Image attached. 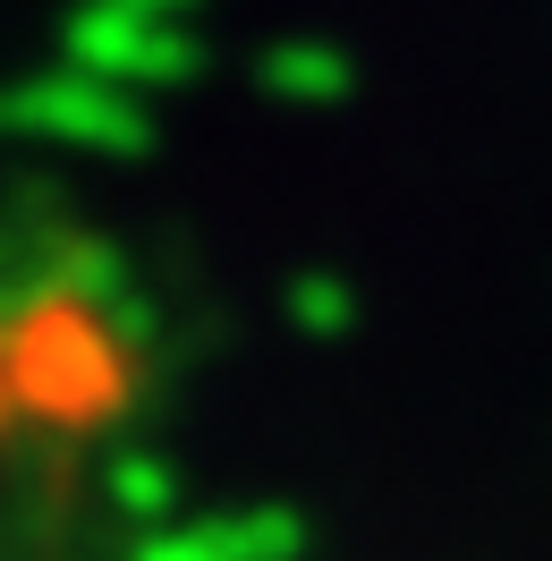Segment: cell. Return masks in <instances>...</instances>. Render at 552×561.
Masks as SVG:
<instances>
[{
    "mask_svg": "<svg viewBox=\"0 0 552 561\" xmlns=\"http://www.w3.org/2000/svg\"><path fill=\"white\" fill-rule=\"evenodd\" d=\"M69 43L85 51V60H103V69H128V77H187L196 69V51H187V35L179 26H162V18H145V9H85L69 26Z\"/></svg>",
    "mask_w": 552,
    "mask_h": 561,
    "instance_id": "obj_1",
    "label": "cell"
},
{
    "mask_svg": "<svg viewBox=\"0 0 552 561\" xmlns=\"http://www.w3.org/2000/svg\"><path fill=\"white\" fill-rule=\"evenodd\" d=\"M280 77H289V85H332L341 69H332V60H314V51H289V60H273V85H280Z\"/></svg>",
    "mask_w": 552,
    "mask_h": 561,
    "instance_id": "obj_2",
    "label": "cell"
},
{
    "mask_svg": "<svg viewBox=\"0 0 552 561\" xmlns=\"http://www.w3.org/2000/svg\"><path fill=\"white\" fill-rule=\"evenodd\" d=\"M119 9H145V18H162V9H187V0H119Z\"/></svg>",
    "mask_w": 552,
    "mask_h": 561,
    "instance_id": "obj_3",
    "label": "cell"
}]
</instances>
